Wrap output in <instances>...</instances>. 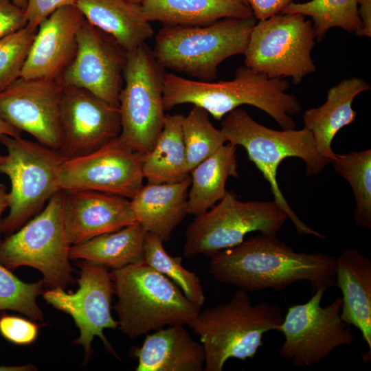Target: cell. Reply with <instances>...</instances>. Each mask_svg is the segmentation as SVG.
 <instances>
[{"label":"cell","mask_w":371,"mask_h":371,"mask_svg":"<svg viewBox=\"0 0 371 371\" xmlns=\"http://www.w3.org/2000/svg\"><path fill=\"white\" fill-rule=\"evenodd\" d=\"M335 171L349 183L356 205L353 212L356 225L371 229V149L336 154L331 162Z\"/></svg>","instance_id":"obj_30"},{"label":"cell","mask_w":371,"mask_h":371,"mask_svg":"<svg viewBox=\"0 0 371 371\" xmlns=\"http://www.w3.org/2000/svg\"><path fill=\"white\" fill-rule=\"evenodd\" d=\"M145 155L120 136L95 151L66 159L58 177L60 190H91L131 199L143 186Z\"/></svg>","instance_id":"obj_13"},{"label":"cell","mask_w":371,"mask_h":371,"mask_svg":"<svg viewBox=\"0 0 371 371\" xmlns=\"http://www.w3.org/2000/svg\"><path fill=\"white\" fill-rule=\"evenodd\" d=\"M163 243L158 236L147 232L144 245V261L175 282L190 301L201 308L205 298L200 278L183 267L181 257L170 256Z\"/></svg>","instance_id":"obj_32"},{"label":"cell","mask_w":371,"mask_h":371,"mask_svg":"<svg viewBox=\"0 0 371 371\" xmlns=\"http://www.w3.org/2000/svg\"><path fill=\"white\" fill-rule=\"evenodd\" d=\"M136 371H203V344L192 337L184 325L161 328L146 335L134 352Z\"/></svg>","instance_id":"obj_21"},{"label":"cell","mask_w":371,"mask_h":371,"mask_svg":"<svg viewBox=\"0 0 371 371\" xmlns=\"http://www.w3.org/2000/svg\"><path fill=\"white\" fill-rule=\"evenodd\" d=\"M287 80L269 78L244 66L239 67L231 80L201 81L166 73L163 87L165 111L182 104L205 109L216 120L241 105L255 106L271 116L282 129H292V116L301 111L300 101L286 93Z\"/></svg>","instance_id":"obj_2"},{"label":"cell","mask_w":371,"mask_h":371,"mask_svg":"<svg viewBox=\"0 0 371 371\" xmlns=\"http://www.w3.org/2000/svg\"><path fill=\"white\" fill-rule=\"evenodd\" d=\"M3 135L19 137H21V131L10 125L0 117V136Z\"/></svg>","instance_id":"obj_40"},{"label":"cell","mask_w":371,"mask_h":371,"mask_svg":"<svg viewBox=\"0 0 371 371\" xmlns=\"http://www.w3.org/2000/svg\"><path fill=\"white\" fill-rule=\"evenodd\" d=\"M63 190L55 193L46 206L18 230L0 240V263L10 270L27 266L43 275L47 289L74 282L69 243L63 217Z\"/></svg>","instance_id":"obj_8"},{"label":"cell","mask_w":371,"mask_h":371,"mask_svg":"<svg viewBox=\"0 0 371 371\" xmlns=\"http://www.w3.org/2000/svg\"><path fill=\"white\" fill-rule=\"evenodd\" d=\"M63 88L58 80L19 78L0 91V117L39 144L59 150Z\"/></svg>","instance_id":"obj_16"},{"label":"cell","mask_w":371,"mask_h":371,"mask_svg":"<svg viewBox=\"0 0 371 371\" xmlns=\"http://www.w3.org/2000/svg\"><path fill=\"white\" fill-rule=\"evenodd\" d=\"M357 8V0H310L291 3L280 13L300 14L309 17L315 40L319 42L333 27H339L357 35L361 30Z\"/></svg>","instance_id":"obj_29"},{"label":"cell","mask_w":371,"mask_h":371,"mask_svg":"<svg viewBox=\"0 0 371 371\" xmlns=\"http://www.w3.org/2000/svg\"><path fill=\"white\" fill-rule=\"evenodd\" d=\"M4 156L0 155V164L3 161ZM9 206L8 192L3 186H0V236H1V216L3 211Z\"/></svg>","instance_id":"obj_41"},{"label":"cell","mask_w":371,"mask_h":371,"mask_svg":"<svg viewBox=\"0 0 371 371\" xmlns=\"http://www.w3.org/2000/svg\"><path fill=\"white\" fill-rule=\"evenodd\" d=\"M85 17L76 5L54 12L39 24L21 78L60 79L77 52V34Z\"/></svg>","instance_id":"obj_18"},{"label":"cell","mask_w":371,"mask_h":371,"mask_svg":"<svg viewBox=\"0 0 371 371\" xmlns=\"http://www.w3.org/2000/svg\"><path fill=\"white\" fill-rule=\"evenodd\" d=\"M183 117L166 114L154 147L144 157L143 174L148 183H176L190 177L182 135Z\"/></svg>","instance_id":"obj_28"},{"label":"cell","mask_w":371,"mask_h":371,"mask_svg":"<svg viewBox=\"0 0 371 371\" xmlns=\"http://www.w3.org/2000/svg\"><path fill=\"white\" fill-rule=\"evenodd\" d=\"M120 330L130 339L166 326L188 325L201 310L144 260L110 272Z\"/></svg>","instance_id":"obj_5"},{"label":"cell","mask_w":371,"mask_h":371,"mask_svg":"<svg viewBox=\"0 0 371 371\" xmlns=\"http://www.w3.org/2000/svg\"><path fill=\"white\" fill-rule=\"evenodd\" d=\"M232 1H240V2H243V3H245V4L247 5V2H246V0H232Z\"/></svg>","instance_id":"obj_45"},{"label":"cell","mask_w":371,"mask_h":371,"mask_svg":"<svg viewBox=\"0 0 371 371\" xmlns=\"http://www.w3.org/2000/svg\"><path fill=\"white\" fill-rule=\"evenodd\" d=\"M27 25L25 10L12 0H0V38Z\"/></svg>","instance_id":"obj_37"},{"label":"cell","mask_w":371,"mask_h":371,"mask_svg":"<svg viewBox=\"0 0 371 371\" xmlns=\"http://www.w3.org/2000/svg\"><path fill=\"white\" fill-rule=\"evenodd\" d=\"M227 142L241 146L249 159L268 181L274 202L293 222L300 234L325 236L306 225L295 213L283 195L277 181V171L281 162L288 157H298L306 164V175L320 173L332 161L317 150L312 133L305 129L276 131L254 120L244 109L237 108L221 120V128Z\"/></svg>","instance_id":"obj_3"},{"label":"cell","mask_w":371,"mask_h":371,"mask_svg":"<svg viewBox=\"0 0 371 371\" xmlns=\"http://www.w3.org/2000/svg\"><path fill=\"white\" fill-rule=\"evenodd\" d=\"M36 31L26 25L0 38V91L21 78Z\"/></svg>","instance_id":"obj_34"},{"label":"cell","mask_w":371,"mask_h":371,"mask_svg":"<svg viewBox=\"0 0 371 371\" xmlns=\"http://www.w3.org/2000/svg\"><path fill=\"white\" fill-rule=\"evenodd\" d=\"M43 280L26 283L0 263V311L21 313L33 321H42L43 313L36 298L43 293Z\"/></svg>","instance_id":"obj_33"},{"label":"cell","mask_w":371,"mask_h":371,"mask_svg":"<svg viewBox=\"0 0 371 371\" xmlns=\"http://www.w3.org/2000/svg\"><path fill=\"white\" fill-rule=\"evenodd\" d=\"M146 230L137 222L71 245L69 259L92 262L112 270L144 260Z\"/></svg>","instance_id":"obj_26"},{"label":"cell","mask_w":371,"mask_h":371,"mask_svg":"<svg viewBox=\"0 0 371 371\" xmlns=\"http://www.w3.org/2000/svg\"><path fill=\"white\" fill-rule=\"evenodd\" d=\"M190 177L176 183H147L130 199L136 222L165 243L188 214Z\"/></svg>","instance_id":"obj_20"},{"label":"cell","mask_w":371,"mask_h":371,"mask_svg":"<svg viewBox=\"0 0 371 371\" xmlns=\"http://www.w3.org/2000/svg\"><path fill=\"white\" fill-rule=\"evenodd\" d=\"M0 143L8 152L0 164V173L11 182L10 212L1 221V232L9 235L41 212L60 190L59 172L66 158L57 150L21 137L3 135Z\"/></svg>","instance_id":"obj_7"},{"label":"cell","mask_w":371,"mask_h":371,"mask_svg":"<svg viewBox=\"0 0 371 371\" xmlns=\"http://www.w3.org/2000/svg\"><path fill=\"white\" fill-rule=\"evenodd\" d=\"M12 2L19 8L25 10L27 4V0H12Z\"/></svg>","instance_id":"obj_43"},{"label":"cell","mask_w":371,"mask_h":371,"mask_svg":"<svg viewBox=\"0 0 371 371\" xmlns=\"http://www.w3.org/2000/svg\"><path fill=\"white\" fill-rule=\"evenodd\" d=\"M77 0H27L25 9L27 25L37 30L42 21L58 9L76 5Z\"/></svg>","instance_id":"obj_36"},{"label":"cell","mask_w":371,"mask_h":371,"mask_svg":"<svg viewBox=\"0 0 371 371\" xmlns=\"http://www.w3.org/2000/svg\"><path fill=\"white\" fill-rule=\"evenodd\" d=\"M35 370L36 368L32 364L21 366H0V371H30Z\"/></svg>","instance_id":"obj_42"},{"label":"cell","mask_w":371,"mask_h":371,"mask_svg":"<svg viewBox=\"0 0 371 371\" xmlns=\"http://www.w3.org/2000/svg\"><path fill=\"white\" fill-rule=\"evenodd\" d=\"M283 320L279 306L253 305L248 292L238 289L228 302L201 310L187 326L203 346V371H221L229 359H253L263 346L264 334L278 331Z\"/></svg>","instance_id":"obj_4"},{"label":"cell","mask_w":371,"mask_h":371,"mask_svg":"<svg viewBox=\"0 0 371 371\" xmlns=\"http://www.w3.org/2000/svg\"><path fill=\"white\" fill-rule=\"evenodd\" d=\"M131 1H133L135 3H141L142 0H130Z\"/></svg>","instance_id":"obj_44"},{"label":"cell","mask_w":371,"mask_h":371,"mask_svg":"<svg viewBox=\"0 0 371 371\" xmlns=\"http://www.w3.org/2000/svg\"><path fill=\"white\" fill-rule=\"evenodd\" d=\"M39 325L32 319L3 314L0 317V333L17 345H29L37 339Z\"/></svg>","instance_id":"obj_35"},{"label":"cell","mask_w":371,"mask_h":371,"mask_svg":"<svg viewBox=\"0 0 371 371\" xmlns=\"http://www.w3.org/2000/svg\"><path fill=\"white\" fill-rule=\"evenodd\" d=\"M165 74L145 43L127 52L119 97L120 135L143 155L153 149L163 128Z\"/></svg>","instance_id":"obj_9"},{"label":"cell","mask_w":371,"mask_h":371,"mask_svg":"<svg viewBox=\"0 0 371 371\" xmlns=\"http://www.w3.org/2000/svg\"><path fill=\"white\" fill-rule=\"evenodd\" d=\"M298 0H246L253 15L257 20H262L280 13L291 3Z\"/></svg>","instance_id":"obj_38"},{"label":"cell","mask_w":371,"mask_h":371,"mask_svg":"<svg viewBox=\"0 0 371 371\" xmlns=\"http://www.w3.org/2000/svg\"><path fill=\"white\" fill-rule=\"evenodd\" d=\"M78 280L79 288L74 293L65 289H47L43 293L45 300L54 308L71 316L80 331L73 342L81 345L85 351L84 363L91 357V343L95 336L102 341L106 350L117 357L104 335L105 328H116L118 322L111 313L113 282L108 269L102 265L83 260Z\"/></svg>","instance_id":"obj_14"},{"label":"cell","mask_w":371,"mask_h":371,"mask_svg":"<svg viewBox=\"0 0 371 371\" xmlns=\"http://www.w3.org/2000/svg\"><path fill=\"white\" fill-rule=\"evenodd\" d=\"M370 89L369 84L361 78H345L328 90L322 105L304 111V128L312 133L321 155L331 161L335 159L333 139L339 131L355 120L357 113L352 107L355 97Z\"/></svg>","instance_id":"obj_23"},{"label":"cell","mask_w":371,"mask_h":371,"mask_svg":"<svg viewBox=\"0 0 371 371\" xmlns=\"http://www.w3.org/2000/svg\"><path fill=\"white\" fill-rule=\"evenodd\" d=\"M256 22L251 16L201 26L164 25L156 34L153 54L164 69L212 81L223 60L244 54Z\"/></svg>","instance_id":"obj_6"},{"label":"cell","mask_w":371,"mask_h":371,"mask_svg":"<svg viewBox=\"0 0 371 371\" xmlns=\"http://www.w3.org/2000/svg\"><path fill=\"white\" fill-rule=\"evenodd\" d=\"M335 286L342 293L341 317L357 328L371 352V261L353 248L336 258Z\"/></svg>","instance_id":"obj_22"},{"label":"cell","mask_w":371,"mask_h":371,"mask_svg":"<svg viewBox=\"0 0 371 371\" xmlns=\"http://www.w3.org/2000/svg\"><path fill=\"white\" fill-rule=\"evenodd\" d=\"M244 52L245 65L269 78L290 77L298 85L314 72L312 23L300 14L278 13L258 20Z\"/></svg>","instance_id":"obj_11"},{"label":"cell","mask_w":371,"mask_h":371,"mask_svg":"<svg viewBox=\"0 0 371 371\" xmlns=\"http://www.w3.org/2000/svg\"><path fill=\"white\" fill-rule=\"evenodd\" d=\"M210 258L209 273L214 280L247 292L283 290L302 281L313 291L335 286L336 258L296 252L276 235L260 234Z\"/></svg>","instance_id":"obj_1"},{"label":"cell","mask_w":371,"mask_h":371,"mask_svg":"<svg viewBox=\"0 0 371 371\" xmlns=\"http://www.w3.org/2000/svg\"><path fill=\"white\" fill-rule=\"evenodd\" d=\"M61 147L66 159L91 153L120 136L118 106L89 91L63 87L60 103Z\"/></svg>","instance_id":"obj_17"},{"label":"cell","mask_w":371,"mask_h":371,"mask_svg":"<svg viewBox=\"0 0 371 371\" xmlns=\"http://www.w3.org/2000/svg\"><path fill=\"white\" fill-rule=\"evenodd\" d=\"M141 5L148 21L164 25L201 26L254 16L249 5L232 0H142Z\"/></svg>","instance_id":"obj_25"},{"label":"cell","mask_w":371,"mask_h":371,"mask_svg":"<svg viewBox=\"0 0 371 371\" xmlns=\"http://www.w3.org/2000/svg\"><path fill=\"white\" fill-rule=\"evenodd\" d=\"M77 43L75 58L59 82L63 87L86 89L119 107L127 52L85 19L78 31Z\"/></svg>","instance_id":"obj_15"},{"label":"cell","mask_w":371,"mask_h":371,"mask_svg":"<svg viewBox=\"0 0 371 371\" xmlns=\"http://www.w3.org/2000/svg\"><path fill=\"white\" fill-rule=\"evenodd\" d=\"M236 150L228 142L190 171L188 214L199 215L225 196L228 178L238 177Z\"/></svg>","instance_id":"obj_27"},{"label":"cell","mask_w":371,"mask_h":371,"mask_svg":"<svg viewBox=\"0 0 371 371\" xmlns=\"http://www.w3.org/2000/svg\"><path fill=\"white\" fill-rule=\"evenodd\" d=\"M361 30L358 36L371 37V0H357Z\"/></svg>","instance_id":"obj_39"},{"label":"cell","mask_w":371,"mask_h":371,"mask_svg":"<svg viewBox=\"0 0 371 371\" xmlns=\"http://www.w3.org/2000/svg\"><path fill=\"white\" fill-rule=\"evenodd\" d=\"M63 217L71 245L136 222L130 199L91 190H63Z\"/></svg>","instance_id":"obj_19"},{"label":"cell","mask_w":371,"mask_h":371,"mask_svg":"<svg viewBox=\"0 0 371 371\" xmlns=\"http://www.w3.org/2000/svg\"><path fill=\"white\" fill-rule=\"evenodd\" d=\"M288 218L274 201H242L227 191L218 204L195 216L188 226L183 256L188 259L200 254L210 257L241 243L252 232L276 235Z\"/></svg>","instance_id":"obj_10"},{"label":"cell","mask_w":371,"mask_h":371,"mask_svg":"<svg viewBox=\"0 0 371 371\" xmlns=\"http://www.w3.org/2000/svg\"><path fill=\"white\" fill-rule=\"evenodd\" d=\"M76 6L88 22L112 36L126 52L154 34L141 3L130 0H77Z\"/></svg>","instance_id":"obj_24"},{"label":"cell","mask_w":371,"mask_h":371,"mask_svg":"<svg viewBox=\"0 0 371 371\" xmlns=\"http://www.w3.org/2000/svg\"><path fill=\"white\" fill-rule=\"evenodd\" d=\"M326 289L320 287L306 302L290 306L279 328L284 337L280 356L297 367L317 363L355 339L350 325L340 316L341 297L321 305Z\"/></svg>","instance_id":"obj_12"},{"label":"cell","mask_w":371,"mask_h":371,"mask_svg":"<svg viewBox=\"0 0 371 371\" xmlns=\"http://www.w3.org/2000/svg\"><path fill=\"white\" fill-rule=\"evenodd\" d=\"M209 115L205 109L193 105L183 119V140L190 173L227 142L222 131L212 124Z\"/></svg>","instance_id":"obj_31"}]
</instances>
